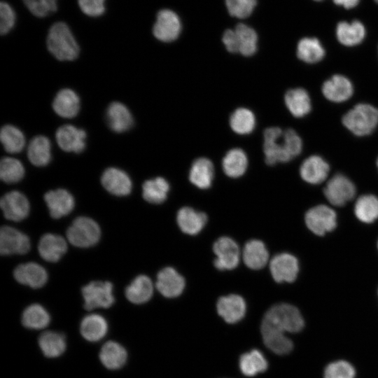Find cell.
I'll use <instances>...</instances> for the list:
<instances>
[{"instance_id":"cell-41","label":"cell","mask_w":378,"mask_h":378,"mask_svg":"<svg viewBox=\"0 0 378 378\" xmlns=\"http://www.w3.org/2000/svg\"><path fill=\"white\" fill-rule=\"evenodd\" d=\"M239 47V52L248 57L257 50L258 35L254 29L244 24H238L234 29Z\"/></svg>"},{"instance_id":"cell-27","label":"cell","mask_w":378,"mask_h":378,"mask_svg":"<svg viewBox=\"0 0 378 378\" xmlns=\"http://www.w3.org/2000/svg\"><path fill=\"white\" fill-rule=\"evenodd\" d=\"M214 176V169L211 161L206 158L196 159L190 169L189 180L201 189L209 188Z\"/></svg>"},{"instance_id":"cell-17","label":"cell","mask_w":378,"mask_h":378,"mask_svg":"<svg viewBox=\"0 0 378 378\" xmlns=\"http://www.w3.org/2000/svg\"><path fill=\"white\" fill-rule=\"evenodd\" d=\"M50 216L59 218L71 213L74 207L72 195L65 189L50 190L44 195Z\"/></svg>"},{"instance_id":"cell-14","label":"cell","mask_w":378,"mask_h":378,"mask_svg":"<svg viewBox=\"0 0 378 378\" xmlns=\"http://www.w3.org/2000/svg\"><path fill=\"white\" fill-rule=\"evenodd\" d=\"M59 148L66 152H82L85 147L86 133L71 125L59 127L55 134Z\"/></svg>"},{"instance_id":"cell-51","label":"cell","mask_w":378,"mask_h":378,"mask_svg":"<svg viewBox=\"0 0 378 378\" xmlns=\"http://www.w3.org/2000/svg\"><path fill=\"white\" fill-rule=\"evenodd\" d=\"M360 0H333L337 5L342 6L346 9L352 8L358 5Z\"/></svg>"},{"instance_id":"cell-11","label":"cell","mask_w":378,"mask_h":378,"mask_svg":"<svg viewBox=\"0 0 378 378\" xmlns=\"http://www.w3.org/2000/svg\"><path fill=\"white\" fill-rule=\"evenodd\" d=\"M30 248L29 238L25 234L9 226H3L0 230V253L7 255L25 254Z\"/></svg>"},{"instance_id":"cell-16","label":"cell","mask_w":378,"mask_h":378,"mask_svg":"<svg viewBox=\"0 0 378 378\" xmlns=\"http://www.w3.org/2000/svg\"><path fill=\"white\" fill-rule=\"evenodd\" d=\"M101 181L104 188L116 196H125L132 188L130 176L122 170L115 167L106 169L102 174Z\"/></svg>"},{"instance_id":"cell-49","label":"cell","mask_w":378,"mask_h":378,"mask_svg":"<svg viewBox=\"0 0 378 378\" xmlns=\"http://www.w3.org/2000/svg\"><path fill=\"white\" fill-rule=\"evenodd\" d=\"M81 10L90 17H97L105 11V0H78Z\"/></svg>"},{"instance_id":"cell-2","label":"cell","mask_w":378,"mask_h":378,"mask_svg":"<svg viewBox=\"0 0 378 378\" xmlns=\"http://www.w3.org/2000/svg\"><path fill=\"white\" fill-rule=\"evenodd\" d=\"M304 327V320L300 311L293 305L280 303L270 307L261 323V334L285 332H298Z\"/></svg>"},{"instance_id":"cell-40","label":"cell","mask_w":378,"mask_h":378,"mask_svg":"<svg viewBox=\"0 0 378 378\" xmlns=\"http://www.w3.org/2000/svg\"><path fill=\"white\" fill-rule=\"evenodd\" d=\"M230 125L237 134H250L255 127V115L246 108H239L231 114Z\"/></svg>"},{"instance_id":"cell-22","label":"cell","mask_w":378,"mask_h":378,"mask_svg":"<svg viewBox=\"0 0 378 378\" xmlns=\"http://www.w3.org/2000/svg\"><path fill=\"white\" fill-rule=\"evenodd\" d=\"M328 164L318 155H312L302 163L300 174L302 178L312 184L322 183L329 172Z\"/></svg>"},{"instance_id":"cell-5","label":"cell","mask_w":378,"mask_h":378,"mask_svg":"<svg viewBox=\"0 0 378 378\" xmlns=\"http://www.w3.org/2000/svg\"><path fill=\"white\" fill-rule=\"evenodd\" d=\"M101 235L99 225L92 219L76 218L66 231L69 241L76 247L87 248L96 244Z\"/></svg>"},{"instance_id":"cell-34","label":"cell","mask_w":378,"mask_h":378,"mask_svg":"<svg viewBox=\"0 0 378 378\" xmlns=\"http://www.w3.org/2000/svg\"><path fill=\"white\" fill-rule=\"evenodd\" d=\"M247 166V156L241 148H236L230 150L222 160V167L225 174L231 178L242 176Z\"/></svg>"},{"instance_id":"cell-46","label":"cell","mask_w":378,"mask_h":378,"mask_svg":"<svg viewBox=\"0 0 378 378\" xmlns=\"http://www.w3.org/2000/svg\"><path fill=\"white\" fill-rule=\"evenodd\" d=\"M229 13L238 18L249 16L255 5L256 0H225Z\"/></svg>"},{"instance_id":"cell-4","label":"cell","mask_w":378,"mask_h":378,"mask_svg":"<svg viewBox=\"0 0 378 378\" xmlns=\"http://www.w3.org/2000/svg\"><path fill=\"white\" fill-rule=\"evenodd\" d=\"M342 121L355 135H368L378 124V109L368 104H358L342 117Z\"/></svg>"},{"instance_id":"cell-30","label":"cell","mask_w":378,"mask_h":378,"mask_svg":"<svg viewBox=\"0 0 378 378\" xmlns=\"http://www.w3.org/2000/svg\"><path fill=\"white\" fill-rule=\"evenodd\" d=\"M153 293V286L150 278L139 275L125 289L127 299L134 304H143L148 301Z\"/></svg>"},{"instance_id":"cell-47","label":"cell","mask_w":378,"mask_h":378,"mask_svg":"<svg viewBox=\"0 0 378 378\" xmlns=\"http://www.w3.org/2000/svg\"><path fill=\"white\" fill-rule=\"evenodd\" d=\"M35 16L43 18L57 10V0H22Z\"/></svg>"},{"instance_id":"cell-24","label":"cell","mask_w":378,"mask_h":378,"mask_svg":"<svg viewBox=\"0 0 378 378\" xmlns=\"http://www.w3.org/2000/svg\"><path fill=\"white\" fill-rule=\"evenodd\" d=\"M176 220L183 232L195 235L199 233L204 227L207 221V217L204 213L186 206L178 210Z\"/></svg>"},{"instance_id":"cell-50","label":"cell","mask_w":378,"mask_h":378,"mask_svg":"<svg viewBox=\"0 0 378 378\" xmlns=\"http://www.w3.org/2000/svg\"><path fill=\"white\" fill-rule=\"evenodd\" d=\"M222 41L228 52H239L237 38L234 29L226 30L223 35Z\"/></svg>"},{"instance_id":"cell-44","label":"cell","mask_w":378,"mask_h":378,"mask_svg":"<svg viewBox=\"0 0 378 378\" xmlns=\"http://www.w3.org/2000/svg\"><path fill=\"white\" fill-rule=\"evenodd\" d=\"M24 168L21 162L15 158L6 157L0 163V177L8 183L20 181L24 176Z\"/></svg>"},{"instance_id":"cell-6","label":"cell","mask_w":378,"mask_h":378,"mask_svg":"<svg viewBox=\"0 0 378 378\" xmlns=\"http://www.w3.org/2000/svg\"><path fill=\"white\" fill-rule=\"evenodd\" d=\"M84 307L87 310L108 308L114 302L113 284L109 281H94L82 288Z\"/></svg>"},{"instance_id":"cell-36","label":"cell","mask_w":378,"mask_h":378,"mask_svg":"<svg viewBox=\"0 0 378 378\" xmlns=\"http://www.w3.org/2000/svg\"><path fill=\"white\" fill-rule=\"evenodd\" d=\"M143 197L149 203L160 204L167 197L169 183L162 177L146 181L142 186Z\"/></svg>"},{"instance_id":"cell-28","label":"cell","mask_w":378,"mask_h":378,"mask_svg":"<svg viewBox=\"0 0 378 378\" xmlns=\"http://www.w3.org/2000/svg\"><path fill=\"white\" fill-rule=\"evenodd\" d=\"M80 331L84 339L89 342H97L107 333L108 323L101 315L92 314L83 318Z\"/></svg>"},{"instance_id":"cell-52","label":"cell","mask_w":378,"mask_h":378,"mask_svg":"<svg viewBox=\"0 0 378 378\" xmlns=\"http://www.w3.org/2000/svg\"><path fill=\"white\" fill-rule=\"evenodd\" d=\"M377 167H378V158H377Z\"/></svg>"},{"instance_id":"cell-31","label":"cell","mask_w":378,"mask_h":378,"mask_svg":"<svg viewBox=\"0 0 378 378\" xmlns=\"http://www.w3.org/2000/svg\"><path fill=\"white\" fill-rule=\"evenodd\" d=\"M336 34L340 43L346 46H353L363 41L365 36V29L358 20L350 23L342 21L337 24Z\"/></svg>"},{"instance_id":"cell-25","label":"cell","mask_w":378,"mask_h":378,"mask_svg":"<svg viewBox=\"0 0 378 378\" xmlns=\"http://www.w3.org/2000/svg\"><path fill=\"white\" fill-rule=\"evenodd\" d=\"M106 121L108 127L115 132H124L133 125V118L130 110L122 103L110 104L106 110Z\"/></svg>"},{"instance_id":"cell-39","label":"cell","mask_w":378,"mask_h":378,"mask_svg":"<svg viewBox=\"0 0 378 378\" xmlns=\"http://www.w3.org/2000/svg\"><path fill=\"white\" fill-rule=\"evenodd\" d=\"M268 367L267 360L258 349H253L240 356L239 368L241 372L248 377L265 372Z\"/></svg>"},{"instance_id":"cell-7","label":"cell","mask_w":378,"mask_h":378,"mask_svg":"<svg viewBox=\"0 0 378 378\" xmlns=\"http://www.w3.org/2000/svg\"><path fill=\"white\" fill-rule=\"evenodd\" d=\"M323 192L330 204L342 206L354 198L356 187L346 176L337 174L328 181Z\"/></svg>"},{"instance_id":"cell-23","label":"cell","mask_w":378,"mask_h":378,"mask_svg":"<svg viewBox=\"0 0 378 378\" xmlns=\"http://www.w3.org/2000/svg\"><path fill=\"white\" fill-rule=\"evenodd\" d=\"M52 108L55 112L60 117L65 118H74L79 111V97L71 89H62L56 94L52 102Z\"/></svg>"},{"instance_id":"cell-45","label":"cell","mask_w":378,"mask_h":378,"mask_svg":"<svg viewBox=\"0 0 378 378\" xmlns=\"http://www.w3.org/2000/svg\"><path fill=\"white\" fill-rule=\"evenodd\" d=\"M355 370L344 360L330 363L324 371V378H354Z\"/></svg>"},{"instance_id":"cell-48","label":"cell","mask_w":378,"mask_h":378,"mask_svg":"<svg viewBox=\"0 0 378 378\" xmlns=\"http://www.w3.org/2000/svg\"><path fill=\"white\" fill-rule=\"evenodd\" d=\"M16 20L15 13L12 7L6 2L0 4V32L6 34L15 25Z\"/></svg>"},{"instance_id":"cell-54","label":"cell","mask_w":378,"mask_h":378,"mask_svg":"<svg viewBox=\"0 0 378 378\" xmlns=\"http://www.w3.org/2000/svg\"><path fill=\"white\" fill-rule=\"evenodd\" d=\"M315 1H321V0H315Z\"/></svg>"},{"instance_id":"cell-53","label":"cell","mask_w":378,"mask_h":378,"mask_svg":"<svg viewBox=\"0 0 378 378\" xmlns=\"http://www.w3.org/2000/svg\"><path fill=\"white\" fill-rule=\"evenodd\" d=\"M378 4V0H374Z\"/></svg>"},{"instance_id":"cell-18","label":"cell","mask_w":378,"mask_h":378,"mask_svg":"<svg viewBox=\"0 0 378 378\" xmlns=\"http://www.w3.org/2000/svg\"><path fill=\"white\" fill-rule=\"evenodd\" d=\"M218 314L228 323L239 321L246 313V302L239 295L223 296L216 304Z\"/></svg>"},{"instance_id":"cell-12","label":"cell","mask_w":378,"mask_h":378,"mask_svg":"<svg viewBox=\"0 0 378 378\" xmlns=\"http://www.w3.org/2000/svg\"><path fill=\"white\" fill-rule=\"evenodd\" d=\"M270 270L274 280L276 282H293L299 271L298 261L291 254L279 253L271 260Z\"/></svg>"},{"instance_id":"cell-35","label":"cell","mask_w":378,"mask_h":378,"mask_svg":"<svg viewBox=\"0 0 378 378\" xmlns=\"http://www.w3.org/2000/svg\"><path fill=\"white\" fill-rule=\"evenodd\" d=\"M38 345L46 356L55 358L63 354L66 344L62 334L54 331H46L39 336Z\"/></svg>"},{"instance_id":"cell-8","label":"cell","mask_w":378,"mask_h":378,"mask_svg":"<svg viewBox=\"0 0 378 378\" xmlns=\"http://www.w3.org/2000/svg\"><path fill=\"white\" fill-rule=\"evenodd\" d=\"M307 227L317 235H323L336 227V214L329 206L318 205L310 209L305 214Z\"/></svg>"},{"instance_id":"cell-19","label":"cell","mask_w":378,"mask_h":378,"mask_svg":"<svg viewBox=\"0 0 378 378\" xmlns=\"http://www.w3.org/2000/svg\"><path fill=\"white\" fill-rule=\"evenodd\" d=\"M15 280L32 288L43 286L48 280L46 270L36 262H27L16 267L13 272Z\"/></svg>"},{"instance_id":"cell-26","label":"cell","mask_w":378,"mask_h":378,"mask_svg":"<svg viewBox=\"0 0 378 378\" xmlns=\"http://www.w3.org/2000/svg\"><path fill=\"white\" fill-rule=\"evenodd\" d=\"M242 257L244 262L248 267L260 270L267 263L269 253L262 241L251 239L245 244Z\"/></svg>"},{"instance_id":"cell-38","label":"cell","mask_w":378,"mask_h":378,"mask_svg":"<svg viewBox=\"0 0 378 378\" xmlns=\"http://www.w3.org/2000/svg\"><path fill=\"white\" fill-rule=\"evenodd\" d=\"M325 50L320 41L316 38H303L298 44L297 56L307 63H316L321 60Z\"/></svg>"},{"instance_id":"cell-33","label":"cell","mask_w":378,"mask_h":378,"mask_svg":"<svg viewBox=\"0 0 378 378\" xmlns=\"http://www.w3.org/2000/svg\"><path fill=\"white\" fill-rule=\"evenodd\" d=\"M284 101L288 111L296 118L306 115L311 110L309 94L302 88L288 90L285 94Z\"/></svg>"},{"instance_id":"cell-32","label":"cell","mask_w":378,"mask_h":378,"mask_svg":"<svg viewBox=\"0 0 378 378\" xmlns=\"http://www.w3.org/2000/svg\"><path fill=\"white\" fill-rule=\"evenodd\" d=\"M51 146L45 136H36L29 144L27 157L31 163L37 167L47 165L51 160Z\"/></svg>"},{"instance_id":"cell-37","label":"cell","mask_w":378,"mask_h":378,"mask_svg":"<svg viewBox=\"0 0 378 378\" xmlns=\"http://www.w3.org/2000/svg\"><path fill=\"white\" fill-rule=\"evenodd\" d=\"M50 316L47 310L41 304H33L27 307L22 316V323L27 328L39 330L47 327Z\"/></svg>"},{"instance_id":"cell-43","label":"cell","mask_w":378,"mask_h":378,"mask_svg":"<svg viewBox=\"0 0 378 378\" xmlns=\"http://www.w3.org/2000/svg\"><path fill=\"white\" fill-rule=\"evenodd\" d=\"M0 139L5 150L10 153L20 152L25 144L22 132L10 125H4L1 128Z\"/></svg>"},{"instance_id":"cell-21","label":"cell","mask_w":378,"mask_h":378,"mask_svg":"<svg viewBox=\"0 0 378 378\" xmlns=\"http://www.w3.org/2000/svg\"><path fill=\"white\" fill-rule=\"evenodd\" d=\"M67 244L65 239L55 234H43L38 245L40 255L46 261L57 262L66 253Z\"/></svg>"},{"instance_id":"cell-3","label":"cell","mask_w":378,"mask_h":378,"mask_svg":"<svg viewBox=\"0 0 378 378\" xmlns=\"http://www.w3.org/2000/svg\"><path fill=\"white\" fill-rule=\"evenodd\" d=\"M49 52L60 61L75 59L79 53V46L68 25L58 22L52 25L47 36Z\"/></svg>"},{"instance_id":"cell-13","label":"cell","mask_w":378,"mask_h":378,"mask_svg":"<svg viewBox=\"0 0 378 378\" xmlns=\"http://www.w3.org/2000/svg\"><path fill=\"white\" fill-rule=\"evenodd\" d=\"M0 206L6 218L13 221H20L27 217L29 203L24 194L11 191L1 199Z\"/></svg>"},{"instance_id":"cell-42","label":"cell","mask_w":378,"mask_h":378,"mask_svg":"<svg viewBox=\"0 0 378 378\" xmlns=\"http://www.w3.org/2000/svg\"><path fill=\"white\" fill-rule=\"evenodd\" d=\"M356 216L363 223H370L378 218V198L366 195L360 197L354 206Z\"/></svg>"},{"instance_id":"cell-29","label":"cell","mask_w":378,"mask_h":378,"mask_svg":"<svg viewBox=\"0 0 378 378\" xmlns=\"http://www.w3.org/2000/svg\"><path fill=\"white\" fill-rule=\"evenodd\" d=\"M127 354L125 349L114 341L106 342L99 352L102 363L108 369L117 370L122 368L127 361Z\"/></svg>"},{"instance_id":"cell-15","label":"cell","mask_w":378,"mask_h":378,"mask_svg":"<svg viewBox=\"0 0 378 378\" xmlns=\"http://www.w3.org/2000/svg\"><path fill=\"white\" fill-rule=\"evenodd\" d=\"M156 287L164 297L175 298L182 293L185 280L175 269L167 267L158 272Z\"/></svg>"},{"instance_id":"cell-9","label":"cell","mask_w":378,"mask_h":378,"mask_svg":"<svg viewBox=\"0 0 378 378\" xmlns=\"http://www.w3.org/2000/svg\"><path fill=\"white\" fill-rule=\"evenodd\" d=\"M213 250L216 256L214 263L218 270H232L238 265L239 248L232 239L227 237L218 238L214 244Z\"/></svg>"},{"instance_id":"cell-10","label":"cell","mask_w":378,"mask_h":378,"mask_svg":"<svg viewBox=\"0 0 378 378\" xmlns=\"http://www.w3.org/2000/svg\"><path fill=\"white\" fill-rule=\"evenodd\" d=\"M181 30L179 18L174 12L164 9L158 13L153 28V35L157 39L163 42L173 41L178 37Z\"/></svg>"},{"instance_id":"cell-20","label":"cell","mask_w":378,"mask_h":378,"mask_svg":"<svg viewBox=\"0 0 378 378\" xmlns=\"http://www.w3.org/2000/svg\"><path fill=\"white\" fill-rule=\"evenodd\" d=\"M322 92L328 100L342 102L351 97L353 86L350 80L344 76L334 75L323 83Z\"/></svg>"},{"instance_id":"cell-1","label":"cell","mask_w":378,"mask_h":378,"mask_svg":"<svg viewBox=\"0 0 378 378\" xmlns=\"http://www.w3.org/2000/svg\"><path fill=\"white\" fill-rule=\"evenodd\" d=\"M263 136L265 161L268 165L287 162L302 151V139L293 129L283 131L278 127H268Z\"/></svg>"}]
</instances>
